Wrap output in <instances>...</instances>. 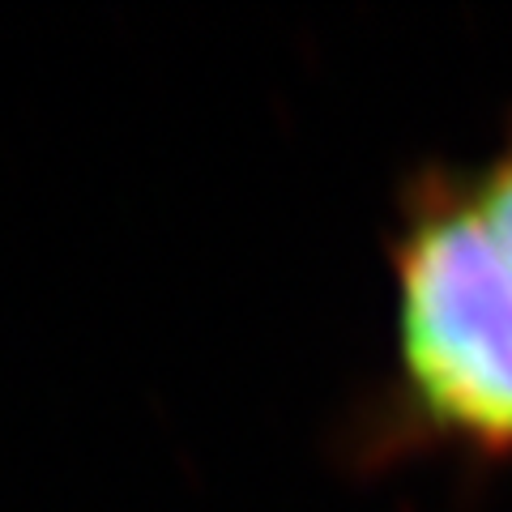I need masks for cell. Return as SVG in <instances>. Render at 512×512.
<instances>
[{
	"label": "cell",
	"mask_w": 512,
	"mask_h": 512,
	"mask_svg": "<svg viewBox=\"0 0 512 512\" xmlns=\"http://www.w3.org/2000/svg\"><path fill=\"white\" fill-rule=\"evenodd\" d=\"M389 367L359 414L367 466L512 461V265L457 163L419 167L384 235Z\"/></svg>",
	"instance_id": "1"
},
{
	"label": "cell",
	"mask_w": 512,
	"mask_h": 512,
	"mask_svg": "<svg viewBox=\"0 0 512 512\" xmlns=\"http://www.w3.org/2000/svg\"><path fill=\"white\" fill-rule=\"evenodd\" d=\"M461 175H466V188L478 205V214L487 222L491 239L500 244V252L512 265V128L478 158V163L461 167Z\"/></svg>",
	"instance_id": "2"
}]
</instances>
